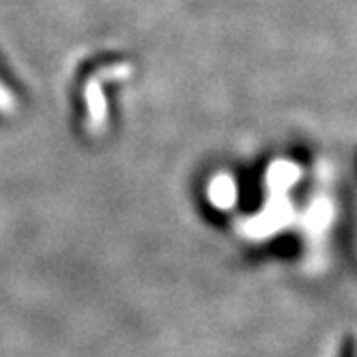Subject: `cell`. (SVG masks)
Instances as JSON below:
<instances>
[{"instance_id": "1", "label": "cell", "mask_w": 357, "mask_h": 357, "mask_svg": "<svg viewBox=\"0 0 357 357\" xmlns=\"http://www.w3.org/2000/svg\"><path fill=\"white\" fill-rule=\"evenodd\" d=\"M17 108V101L13 97V93L0 82V114H13Z\"/></svg>"}]
</instances>
